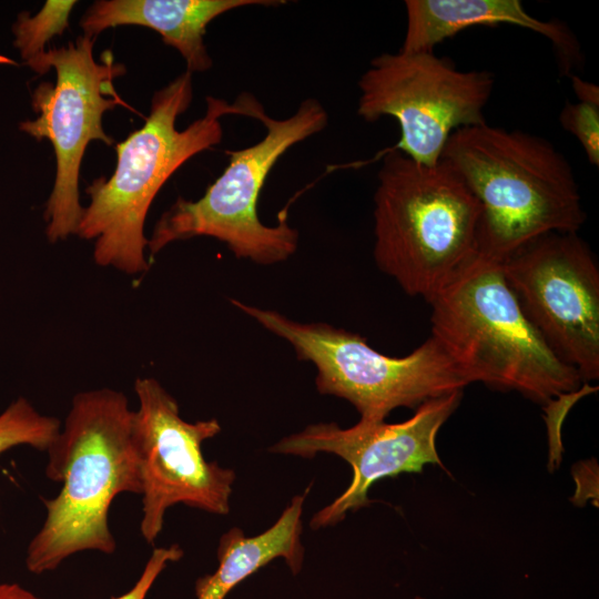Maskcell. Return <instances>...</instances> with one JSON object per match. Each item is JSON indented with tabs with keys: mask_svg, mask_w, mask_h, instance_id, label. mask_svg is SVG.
<instances>
[{
	"mask_svg": "<svg viewBox=\"0 0 599 599\" xmlns=\"http://www.w3.org/2000/svg\"><path fill=\"white\" fill-rule=\"evenodd\" d=\"M182 556L183 549L179 545L155 548L133 587L123 595L112 599H145L159 575L170 562L180 560Z\"/></svg>",
	"mask_w": 599,
	"mask_h": 599,
	"instance_id": "19",
	"label": "cell"
},
{
	"mask_svg": "<svg viewBox=\"0 0 599 599\" xmlns=\"http://www.w3.org/2000/svg\"><path fill=\"white\" fill-rule=\"evenodd\" d=\"M415 599H425V598L417 596V597H415Z\"/></svg>",
	"mask_w": 599,
	"mask_h": 599,
	"instance_id": "22",
	"label": "cell"
},
{
	"mask_svg": "<svg viewBox=\"0 0 599 599\" xmlns=\"http://www.w3.org/2000/svg\"><path fill=\"white\" fill-rule=\"evenodd\" d=\"M192 98V73L185 70L153 94L143 126L116 144L112 175L101 176L85 189L90 202L75 235L94 240L97 265L129 275L150 268L144 223L154 197L187 160L222 141L221 118L248 116L253 97L243 94L232 104L207 97L205 114L180 131L176 119Z\"/></svg>",
	"mask_w": 599,
	"mask_h": 599,
	"instance_id": "2",
	"label": "cell"
},
{
	"mask_svg": "<svg viewBox=\"0 0 599 599\" xmlns=\"http://www.w3.org/2000/svg\"><path fill=\"white\" fill-rule=\"evenodd\" d=\"M94 42V37L82 34L26 64L38 75L55 70V82H40L31 93L37 118L19 123L21 132L37 141L49 140L54 150L55 179L43 212L45 236L52 244L77 234L83 213L79 175L88 144L97 140L114 144L103 129V114L128 106L113 85L125 67L114 62L111 51L98 62Z\"/></svg>",
	"mask_w": 599,
	"mask_h": 599,
	"instance_id": "8",
	"label": "cell"
},
{
	"mask_svg": "<svg viewBox=\"0 0 599 599\" xmlns=\"http://www.w3.org/2000/svg\"><path fill=\"white\" fill-rule=\"evenodd\" d=\"M407 27L399 51H433L471 27L510 24L536 32L552 45L560 70L571 75L582 65L580 44L568 26L529 14L520 0H406Z\"/></svg>",
	"mask_w": 599,
	"mask_h": 599,
	"instance_id": "13",
	"label": "cell"
},
{
	"mask_svg": "<svg viewBox=\"0 0 599 599\" xmlns=\"http://www.w3.org/2000/svg\"><path fill=\"white\" fill-rule=\"evenodd\" d=\"M231 303L290 343L300 361L313 363L317 390L348 400L359 413L361 422H384L395 408H416L468 385L432 336L408 355L392 357L344 328L297 322L236 298Z\"/></svg>",
	"mask_w": 599,
	"mask_h": 599,
	"instance_id": "7",
	"label": "cell"
},
{
	"mask_svg": "<svg viewBox=\"0 0 599 599\" xmlns=\"http://www.w3.org/2000/svg\"><path fill=\"white\" fill-rule=\"evenodd\" d=\"M78 2L74 0H47L39 12L22 11L12 24L13 47L23 65L45 53V44L69 27V18Z\"/></svg>",
	"mask_w": 599,
	"mask_h": 599,
	"instance_id": "17",
	"label": "cell"
},
{
	"mask_svg": "<svg viewBox=\"0 0 599 599\" xmlns=\"http://www.w3.org/2000/svg\"><path fill=\"white\" fill-rule=\"evenodd\" d=\"M572 89L580 102L599 105V87L588 82L576 74H571Z\"/></svg>",
	"mask_w": 599,
	"mask_h": 599,
	"instance_id": "20",
	"label": "cell"
},
{
	"mask_svg": "<svg viewBox=\"0 0 599 599\" xmlns=\"http://www.w3.org/2000/svg\"><path fill=\"white\" fill-rule=\"evenodd\" d=\"M0 599H43L16 582H0Z\"/></svg>",
	"mask_w": 599,
	"mask_h": 599,
	"instance_id": "21",
	"label": "cell"
},
{
	"mask_svg": "<svg viewBox=\"0 0 599 599\" xmlns=\"http://www.w3.org/2000/svg\"><path fill=\"white\" fill-rule=\"evenodd\" d=\"M132 419L122 392L97 388L73 396L47 450L45 475L62 488L55 497L42 498L45 518L27 548L30 572L52 571L81 551H115L109 508L119 494L142 493Z\"/></svg>",
	"mask_w": 599,
	"mask_h": 599,
	"instance_id": "1",
	"label": "cell"
},
{
	"mask_svg": "<svg viewBox=\"0 0 599 599\" xmlns=\"http://www.w3.org/2000/svg\"><path fill=\"white\" fill-rule=\"evenodd\" d=\"M251 118L266 128L257 143L226 151L229 164L196 201L179 197L155 223L148 253L150 264L172 242L209 236L224 243L237 258L261 265L286 261L298 246V231L283 213L277 225L260 221L257 202L266 177L278 159L293 145L323 131L328 123L325 108L316 99L301 102L286 119L268 116L256 100Z\"/></svg>",
	"mask_w": 599,
	"mask_h": 599,
	"instance_id": "6",
	"label": "cell"
},
{
	"mask_svg": "<svg viewBox=\"0 0 599 599\" xmlns=\"http://www.w3.org/2000/svg\"><path fill=\"white\" fill-rule=\"evenodd\" d=\"M309 489L292 498L280 518L265 531L247 537L241 528L224 532L217 546L219 567L195 582L196 599H224L242 580L276 558H283L294 575L304 560L303 506Z\"/></svg>",
	"mask_w": 599,
	"mask_h": 599,
	"instance_id": "15",
	"label": "cell"
},
{
	"mask_svg": "<svg viewBox=\"0 0 599 599\" xmlns=\"http://www.w3.org/2000/svg\"><path fill=\"white\" fill-rule=\"evenodd\" d=\"M461 397L463 390H457L429 399L400 423L359 420L348 428H341L336 423L308 425L302 432L282 438L270 451L304 458L331 453L351 465L353 477L346 490L313 516L311 527L317 530L336 525L347 511L370 504L367 493L377 480L402 473H422L427 464L444 468L436 437Z\"/></svg>",
	"mask_w": 599,
	"mask_h": 599,
	"instance_id": "12",
	"label": "cell"
},
{
	"mask_svg": "<svg viewBox=\"0 0 599 599\" xmlns=\"http://www.w3.org/2000/svg\"><path fill=\"white\" fill-rule=\"evenodd\" d=\"M480 207L445 161L383 152L374 194V258L410 296L429 302L479 253Z\"/></svg>",
	"mask_w": 599,
	"mask_h": 599,
	"instance_id": "5",
	"label": "cell"
},
{
	"mask_svg": "<svg viewBox=\"0 0 599 599\" xmlns=\"http://www.w3.org/2000/svg\"><path fill=\"white\" fill-rule=\"evenodd\" d=\"M480 207L478 252L498 261L549 233L586 221L572 167L546 139L487 122L456 130L441 159Z\"/></svg>",
	"mask_w": 599,
	"mask_h": 599,
	"instance_id": "3",
	"label": "cell"
},
{
	"mask_svg": "<svg viewBox=\"0 0 599 599\" xmlns=\"http://www.w3.org/2000/svg\"><path fill=\"white\" fill-rule=\"evenodd\" d=\"M528 321L582 382L599 377V268L578 233H549L501 261Z\"/></svg>",
	"mask_w": 599,
	"mask_h": 599,
	"instance_id": "11",
	"label": "cell"
},
{
	"mask_svg": "<svg viewBox=\"0 0 599 599\" xmlns=\"http://www.w3.org/2000/svg\"><path fill=\"white\" fill-rule=\"evenodd\" d=\"M561 126L582 146L590 164L599 165V105L587 102H566L560 115Z\"/></svg>",
	"mask_w": 599,
	"mask_h": 599,
	"instance_id": "18",
	"label": "cell"
},
{
	"mask_svg": "<svg viewBox=\"0 0 599 599\" xmlns=\"http://www.w3.org/2000/svg\"><path fill=\"white\" fill-rule=\"evenodd\" d=\"M61 422L39 413L26 398L18 397L0 414V455L16 446L47 451L61 429Z\"/></svg>",
	"mask_w": 599,
	"mask_h": 599,
	"instance_id": "16",
	"label": "cell"
},
{
	"mask_svg": "<svg viewBox=\"0 0 599 599\" xmlns=\"http://www.w3.org/2000/svg\"><path fill=\"white\" fill-rule=\"evenodd\" d=\"M494 82L490 72L460 71L434 51L383 53L358 80L357 114L366 122L395 119L394 149L435 165L456 130L486 122Z\"/></svg>",
	"mask_w": 599,
	"mask_h": 599,
	"instance_id": "9",
	"label": "cell"
},
{
	"mask_svg": "<svg viewBox=\"0 0 599 599\" xmlns=\"http://www.w3.org/2000/svg\"><path fill=\"white\" fill-rule=\"evenodd\" d=\"M432 337L468 384L548 404L580 389L578 372L547 346L508 285L501 261L478 253L429 302Z\"/></svg>",
	"mask_w": 599,
	"mask_h": 599,
	"instance_id": "4",
	"label": "cell"
},
{
	"mask_svg": "<svg viewBox=\"0 0 599 599\" xmlns=\"http://www.w3.org/2000/svg\"><path fill=\"white\" fill-rule=\"evenodd\" d=\"M132 437L142 484L140 532L152 545L166 510L177 504L214 515L230 512L235 473L207 461L202 444L221 432L217 419L190 423L176 399L152 377H138Z\"/></svg>",
	"mask_w": 599,
	"mask_h": 599,
	"instance_id": "10",
	"label": "cell"
},
{
	"mask_svg": "<svg viewBox=\"0 0 599 599\" xmlns=\"http://www.w3.org/2000/svg\"><path fill=\"white\" fill-rule=\"evenodd\" d=\"M281 0H98L80 19L83 34L97 38L118 26H142L156 31L165 44L176 49L186 71L212 68L204 44L207 24L216 17L247 6H280Z\"/></svg>",
	"mask_w": 599,
	"mask_h": 599,
	"instance_id": "14",
	"label": "cell"
}]
</instances>
